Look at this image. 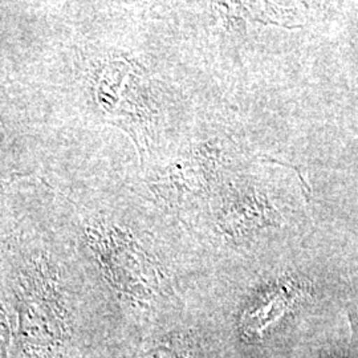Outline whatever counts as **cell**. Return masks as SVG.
<instances>
[{
    "mask_svg": "<svg viewBox=\"0 0 358 358\" xmlns=\"http://www.w3.org/2000/svg\"><path fill=\"white\" fill-rule=\"evenodd\" d=\"M0 121H3V118H1V115H0Z\"/></svg>",
    "mask_w": 358,
    "mask_h": 358,
    "instance_id": "3",
    "label": "cell"
},
{
    "mask_svg": "<svg viewBox=\"0 0 358 358\" xmlns=\"http://www.w3.org/2000/svg\"><path fill=\"white\" fill-rule=\"evenodd\" d=\"M6 340H7V336H6V322H4V319H3L1 312H0V358H3V356H4Z\"/></svg>",
    "mask_w": 358,
    "mask_h": 358,
    "instance_id": "2",
    "label": "cell"
},
{
    "mask_svg": "<svg viewBox=\"0 0 358 358\" xmlns=\"http://www.w3.org/2000/svg\"><path fill=\"white\" fill-rule=\"evenodd\" d=\"M26 306L23 316L28 340L36 341L38 344H44L45 341L51 344L55 343L60 337L62 324L50 300H45L44 296H31L27 300Z\"/></svg>",
    "mask_w": 358,
    "mask_h": 358,
    "instance_id": "1",
    "label": "cell"
}]
</instances>
